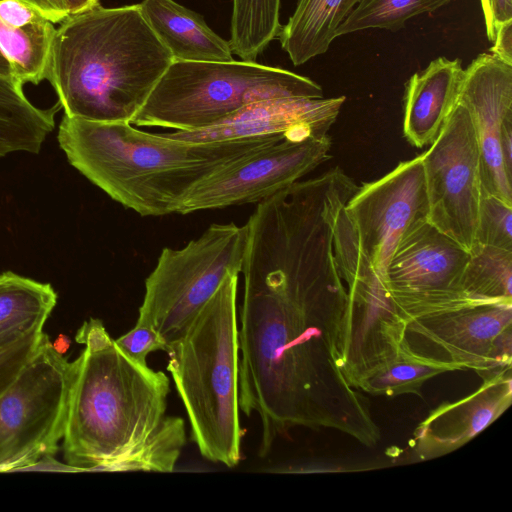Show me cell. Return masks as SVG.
Here are the masks:
<instances>
[{
    "instance_id": "1",
    "label": "cell",
    "mask_w": 512,
    "mask_h": 512,
    "mask_svg": "<svg viewBox=\"0 0 512 512\" xmlns=\"http://www.w3.org/2000/svg\"><path fill=\"white\" fill-rule=\"evenodd\" d=\"M241 273L239 407L261 422L259 455L295 427L327 428L373 447L368 399L344 372L346 283L334 254L300 243L246 253Z\"/></svg>"
},
{
    "instance_id": "2",
    "label": "cell",
    "mask_w": 512,
    "mask_h": 512,
    "mask_svg": "<svg viewBox=\"0 0 512 512\" xmlns=\"http://www.w3.org/2000/svg\"><path fill=\"white\" fill-rule=\"evenodd\" d=\"M287 135L191 142L129 122L63 116L58 142L69 163L114 201L141 216L178 213L203 179Z\"/></svg>"
},
{
    "instance_id": "3",
    "label": "cell",
    "mask_w": 512,
    "mask_h": 512,
    "mask_svg": "<svg viewBox=\"0 0 512 512\" xmlns=\"http://www.w3.org/2000/svg\"><path fill=\"white\" fill-rule=\"evenodd\" d=\"M172 62L137 4L98 3L56 28L46 80L64 115L131 123Z\"/></svg>"
},
{
    "instance_id": "4",
    "label": "cell",
    "mask_w": 512,
    "mask_h": 512,
    "mask_svg": "<svg viewBox=\"0 0 512 512\" xmlns=\"http://www.w3.org/2000/svg\"><path fill=\"white\" fill-rule=\"evenodd\" d=\"M75 340L84 347L73 361L64 457L72 470H104L161 424L170 381L126 356L100 319L84 321Z\"/></svg>"
},
{
    "instance_id": "5",
    "label": "cell",
    "mask_w": 512,
    "mask_h": 512,
    "mask_svg": "<svg viewBox=\"0 0 512 512\" xmlns=\"http://www.w3.org/2000/svg\"><path fill=\"white\" fill-rule=\"evenodd\" d=\"M239 274H229L167 354L191 438L207 460L235 467L244 434L239 418Z\"/></svg>"
},
{
    "instance_id": "6",
    "label": "cell",
    "mask_w": 512,
    "mask_h": 512,
    "mask_svg": "<svg viewBox=\"0 0 512 512\" xmlns=\"http://www.w3.org/2000/svg\"><path fill=\"white\" fill-rule=\"evenodd\" d=\"M322 97L312 79L256 61H173L131 124L193 131L256 101Z\"/></svg>"
},
{
    "instance_id": "7",
    "label": "cell",
    "mask_w": 512,
    "mask_h": 512,
    "mask_svg": "<svg viewBox=\"0 0 512 512\" xmlns=\"http://www.w3.org/2000/svg\"><path fill=\"white\" fill-rule=\"evenodd\" d=\"M426 213L420 155L358 186L338 208L333 226L335 260L347 289H388L386 272L395 246L405 229Z\"/></svg>"
},
{
    "instance_id": "8",
    "label": "cell",
    "mask_w": 512,
    "mask_h": 512,
    "mask_svg": "<svg viewBox=\"0 0 512 512\" xmlns=\"http://www.w3.org/2000/svg\"><path fill=\"white\" fill-rule=\"evenodd\" d=\"M247 242L246 224L214 223L181 248H163L145 280L136 324L153 328L169 348L225 277L241 273Z\"/></svg>"
},
{
    "instance_id": "9",
    "label": "cell",
    "mask_w": 512,
    "mask_h": 512,
    "mask_svg": "<svg viewBox=\"0 0 512 512\" xmlns=\"http://www.w3.org/2000/svg\"><path fill=\"white\" fill-rule=\"evenodd\" d=\"M73 362L44 334L11 384L0 394V472L50 460L63 439Z\"/></svg>"
},
{
    "instance_id": "10",
    "label": "cell",
    "mask_w": 512,
    "mask_h": 512,
    "mask_svg": "<svg viewBox=\"0 0 512 512\" xmlns=\"http://www.w3.org/2000/svg\"><path fill=\"white\" fill-rule=\"evenodd\" d=\"M400 350L482 380L511 371L512 301L470 302L406 322Z\"/></svg>"
},
{
    "instance_id": "11",
    "label": "cell",
    "mask_w": 512,
    "mask_h": 512,
    "mask_svg": "<svg viewBox=\"0 0 512 512\" xmlns=\"http://www.w3.org/2000/svg\"><path fill=\"white\" fill-rule=\"evenodd\" d=\"M429 146L421 154L426 220L469 252L484 190L477 137L463 105L457 102Z\"/></svg>"
},
{
    "instance_id": "12",
    "label": "cell",
    "mask_w": 512,
    "mask_h": 512,
    "mask_svg": "<svg viewBox=\"0 0 512 512\" xmlns=\"http://www.w3.org/2000/svg\"><path fill=\"white\" fill-rule=\"evenodd\" d=\"M468 259L469 252L426 217L405 229L386 272L389 294L405 323L474 302L463 288Z\"/></svg>"
},
{
    "instance_id": "13",
    "label": "cell",
    "mask_w": 512,
    "mask_h": 512,
    "mask_svg": "<svg viewBox=\"0 0 512 512\" xmlns=\"http://www.w3.org/2000/svg\"><path fill=\"white\" fill-rule=\"evenodd\" d=\"M331 145L329 135H288L203 179L178 214L259 203L327 161Z\"/></svg>"
},
{
    "instance_id": "14",
    "label": "cell",
    "mask_w": 512,
    "mask_h": 512,
    "mask_svg": "<svg viewBox=\"0 0 512 512\" xmlns=\"http://www.w3.org/2000/svg\"><path fill=\"white\" fill-rule=\"evenodd\" d=\"M457 102L474 126L484 194L512 204V180L500 147L504 124L512 118V64L492 53L479 54L464 69Z\"/></svg>"
},
{
    "instance_id": "15",
    "label": "cell",
    "mask_w": 512,
    "mask_h": 512,
    "mask_svg": "<svg viewBox=\"0 0 512 512\" xmlns=\"http://www.w3.org/2000/svg\"><path fill=\"white\" fill-rule=\"evenodd\" d=\"M344 96L332 98H274L250 103L219 123L199 130L175 131L171 136L209 142L279 134L327 136Z\"/></svg>"
},
{
    "instance_id": "16",
    "label": "cell",
    "mask_w": 512,
    "mask_h": 512,
    "mask_svg": "<svg viewBox=\"0 0 512 512\" xmlns=\"http://www.w3.org/2000/svg\"><path fill=\"white\" fill-rule=\"evenodd\" d=\"M511 401V371L483 379L470 395L444 402L428 414L413 433L412 453L418 460L451 453L498 419Z\"/></svg>"
},
{
    "instance_id": "17",
    "label": "cell",
    "mask_w": 512,
    "mask_h": 512,
    "mask_svg": "<svg viewBox=\"0 0 512 512\" xmlns=\"http://www.w3.org/2000/svg\"><path fill=\"white\" fill-rule=\"evenodd\" d=\"M461 60L438 57L405 85L403 134L416 148L430 145L457 104L463 77Z\"/></svg>"
},
{
    "instance_id": "18",
    "label": "cell",
    "mask_w": 512,
    "mask_h": 512,
    "mask_svg": "<svg viewBox=\"0 0 512 512\" xmlns=\"http://www.w3.org/2000/svg\"><path fill=\"white\" fill-rule=\"evenodd\" d=\"M137 5L173 61L233 60L229 41L216 34L194 11L174 0H143Z\"/></svg>"
},
{
    "instance_id": "19",
    "label": "cell",
    "mask_w": 512,
    "mask_h": 512,
    "mask_svg": "<svg viewBox=\"0 0 512 512\" xmlns=\"http://www.w3.org/2000/svg\"><path fill=\"white\" fill-rule=\"evenodd\" d=\"M362 0H299L278 33L282 49L295 66L324 54L340 25Z\"/></svg>"
},
{
    "instance_id": "20",
    "label": "cell",
    "mask_w": 512,
    "mask_h": 512,
    "mask_svg": "<svg viewBox=\"0 0 512 512\" xmlns=\"http://www.w3.org/2000/svg\"><path fill=\"white\" fill-rule=\"evenodd\" d=\"M23 85L0 76V157L15 152L38 153L55 127L59 102L42 109L33 105Z\"/></svg>"
},
{
    "instance_id": "21",
    "label": "cell",
    "mask_w": 512,
    "mask_h": 512,
    "mask_svg": "<svg viewBox=\"0 0 512 512\" xmlns=\"http://www.w3.org/2000/svg\"><path fill=\"white\" fill-rule=\"evenodd\" d=\"M57 303L50 284L13 272L0 274V346L43 332Z\"/></svg>"
},
{
    "instance_id": "22",
    "label": "cell",
    "mask_w": 512,
    "mask_h": 512,
    "mask_svg": "<svg viewBox=\"0 0 512 512\" xmlns=\"http://www.w3.org/2000/svg\"><path fill=\"white\" fill-rule=\"evenodd\" d=\"M55 30L49 20L17 27L0 19V76L21 85L45 80Z\"/></svg>"
},
{
    "instance_id": "23",
    "label": "cell",
    "mask_w": 512,
    "mask_h": 512,
    "mask_svg": "<svg viewBox=\"0 0 512 512\" xmlns=\"http://www.w3.org/2000/svg\"><path fill=\"white\" fill-rule=\"evenodd\" d=\"M281 0H233L232 53L244 61H256L281 29Z\"/></svg>"
},
{
    "instance_id": "24",
    "label": "cell",
    "mask_w": 512,
    "mask_h": 512,
    "mask_svg": "<svg viewBox=\"0 0 512 512\" xmlns=\"http://www.w3.org/2000/svg\"><path fill=\"white\" fill-rule=\"evenodd\" d=\"M463 288L474 302L512 301V250L476 244L469 251Z\"/></svg>"
},
{
    "instance_id": "25",
    "label": "cell",
    "mask_w": 512,
    "mask_h": 512,
    "mask_svg": "<svg viewBox=\"0 0 512 512\" xmlns=\"http://www.w3.org/2000/svg\"><path fill=\"white\" fill-rule=\"evenodd\" d=\"M453 372L449 367L419 360L404 351L389 364L359 382L357 389L373 396H422L423 385L431 378Z\"/></svg>"
},
{
    "instance_id": "26",
    "label": "cell",
    "mask_w": 512,
    "mask_h": 512,
    "mask_svg": "<svg viewBox=\"0 0 512 512\" xmlns=\"http://www.w3.org/2000/svg\"><path fill=\"white\" fill-rule=\"evenodd\" d=\"M451 0H362L337 29L336 36L385 29L396 32L407 20L433 12Z\"/></svg>"
},
{
    "instance_id": "27",
    "label": "cell",
    "mask_w": 512,
    "mask_h": 512,
    "mask_svg": "<svg viewBox=\"0 0 512 512\" xmlns=\"http://www.w3.org/2000/svg\"><path fill=\"white\" fill-rule=\"evenodd\" d=\"M476 244L512 250V204L492 195H483Z\"/></svg>"
},
{
    "instance_id": "28",
    "label": "cell",
    "mask_w": 512,
    "mask_h": 512,
    "mask_svg": "<svg viewBox=\"0 0 512 512\" xmlns=\"http://www.w3.org/2000/svg\"><path fill=\"white\" fill-rule=\"evenodd\" d=\"M44 334H29L0 346V394L11 384L35 352Z\"/></svg>"
},
{
    "instance_id": "29",
    "label": "cell",
    "mask_w": 512,
    "mask_h": 512,
    "mask_svg": "<svg viewBox=\"0 0 512 512\" xmlns=\"http://www.w3.org/2000/svg\"><path fill=\"white\" fill-rule=\"evenodd\" d=\"M119 349L130 359L141 365L147 364V356L157 350L168 351V344L149 326L137 325L115 339Z\"/></svg>"
},
{
    "instance_id": "30",
    "label": "cell",
    "mask_w": 512,
    "mask_h": 512,
    "mask_svg": "<svg viewBox=\"0 0 512 512\" xmlns=\"http://www.w3.org/2000/svg\"><path fill=\"white\" fill-rule=\"evenodd\" d=\"M0 19L17 27L48 20L36 7L24 0H0Z\"/></svg>"
},
{
    "instance_id": "31",
    "label": "cell",
    "mask_w": 512,
    "mask_h": 512,
    "mask_svg": "<svg viewBox=\"0 0 512 512\" xmlns=\"http://www.w3.org/2000/svg\"><path fill=\"white\" fill-rule=\"evenodd\" d=\"M484 14L486 35L489 41L495 39L497 29L512 20V0H480Z\"/></svg>"
},
{
    "instance_id": "32",
    "label": "cell",
    "mask_w": 512,
    "mask_h": 512,
    "mask_svg": "<svg viewBox=\"0 0 512 512\" xmlns=\"http://www.w3.org/2000/svg\"><path fill=\"white\" fill-rule=\"evenodd\" d=\"M490 52L512 64V20L503 23L496 31Z\"/></svg>"
},
{
    "instance_id": "33",
    "label": "cell",
    "mask_w": 512,
    "mask_h": 512,
    "mask_svg": "<svg viewBox=\"0 0 512 512\" xmlns=\"http://www.w3.org/2000/svg\"><path fill=\"white\" fill-rule=\"evenodd\" d=\"M36 7L52 23H61L69 15L65 0H24Z\"/></svg>"
},
{
    "instance_id": "34",
    "label": "cell",
    "mask_w": 512,
    "mask_h": 512,
    "mask_svg": "<svg viewBox=\"0 0 512 512\" xmlns=\"http://www.w3.org/2000/svg\"><path fill=\"white\" fill-rule=\"evenodd\" d=\"M500 147L505 171L512 180V118L508 119L504 124Z\"/></svg>"
},
{
    "instance_id": "35",
    "label": "cell",
    "mask_w": 512,
    "mask_h": 512,
    "mask_svg": "<svg viewBox=\"0 0 512 512\" xmlns=\"http://www.w3.org/2000/svg\"><path fill=\"white\" fill-rule=\"evenodd\" d=\"M98 3L99 0H65L68 15L84 11Z\"/></svg>"
},
{
    "instance_id": "36",
    "label": "cell",
    "mask_w": 512,
    "mask_h": 512,
    "mask_svg": "<svg viewBox=\"0 0 512 512\" xmlns=\"http://www.w3.org/2000/svg\"><path fill=\"white\" fill-rule=\"evenodd\" d=\"M55 349L60 352L61 354H63L67 348L69 347V341L67 340V338L64 336V337H60L57 341H55L53 343Z\"/></svg>"
}]
</instances>
